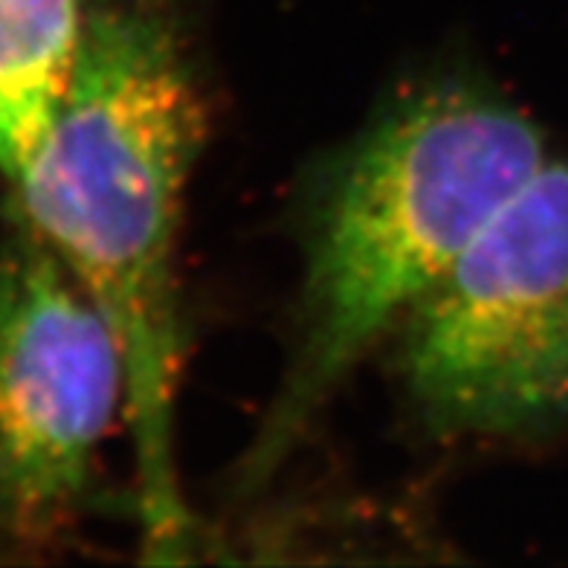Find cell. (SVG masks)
I'll list each match as a JSON object with an SVG mask.
<instances>
[{
    "label": "cell",
    "instance_id": "cell-1",
    "mask_svg": "<svg viewBox=\"0 0 568 568\" xmlns=\"http://www.w3.org/2000/svg\"><path fill=\"white\" fill-rule=\"evenodd\" d=\"M203 102L151 0L84 16L41 149L16 183L21 215L105 314L125 366L136 508L149 560H186L192 516L174 464L180 311L174 255Z\"/></svg>",
    "mask_w": 568,
    "mask_h": 568
},
{
    "label": "cell",
    "instance_id": "cell-2",
    "mask_svg": "<svg viewBox=\"0 0 568 568\" xmlns=\"http://www.w3.org/2000/svg\"><path fill=\"white\" fill-rule=\"evenodd\" d=\"M546 163L519 108L462 82L406 93L357 136L316 203L293 363L244 485L267 479L345 374Z\"/></svg>",
    "mask_w": 568,
    "mask_h": 568
},
{
    "label": "cell",
    "instance_id": "cell-3",
    "mask_svg": "<svg viewBox=\"0 0 568 568\" xmlns=\"http://www.w3.org/2000/svg\"><path fill=\"white\" fill-rule=\"evenodd\" d=\"M400 328V381L442 438L546 442L568 426V163L490 215Z\"/></svg>",
    "mask_w": 568,
    "mask_h": 568
},
{
    "label": "cell",
    "instance_id": "cell-4",
    "mask_svg": "<svg viewBox=\"0 0 568 568\" xmlns=\"http://www.w3.org/2000/svg\"><path fill=\"white\" fill-rule=\"evenodd\" d=\"M125 400L105 314L30 224L0 250V531L53 534Z\"/></svg>",
    "mask_w": 568,
    "mask_h": 568
},
{
    "label": "cell",
    "instance_id": "cell-5",
    "mask_svg": "<svg viewBox=\"0 0 568 568\" xmlns=\"http://www.w3.org/2000/svg\"><path fill=\"white\" fill-rule=\"evenodd\" d=\"M82 0H0V113L30 111L68 82Z\"/></svg>",
    "mask_w": 568,
    "mask_h": 568
}]
</instances>
